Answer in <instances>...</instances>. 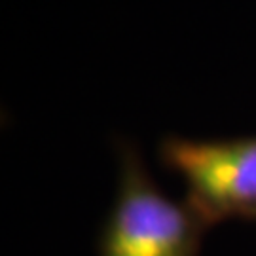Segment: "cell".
<instances>
[{"mask_svg":"<svg viewBox=\"0 0 256 256\" xmlns=\"http://www.w3.org/2000/svg\"><path fill=\"white\" fill-rule=\"evenodd\" d=\"M207 226L158 186L137 146L118 144V190L99 236V256H200Z\"/></svg>","mask_w":256,"mask_h":256,"instance_id":"obj_1","label":"cell"},{"mask_svg":"<svg viewBox=\"0 0 256 256\" xmlns=\"http://www.w3.org/2000/svg\"><path fill=\"white\" fill-rule=\"evenodd\" d=\"M158 158L167 171L180 178L182 202L207 228L228 220L256 222V135H169L162 138Z\"/></svg>","mask_w":256,"mask_h":256,"instance_id":"obj_2","label":"cell"}]
</instances>
